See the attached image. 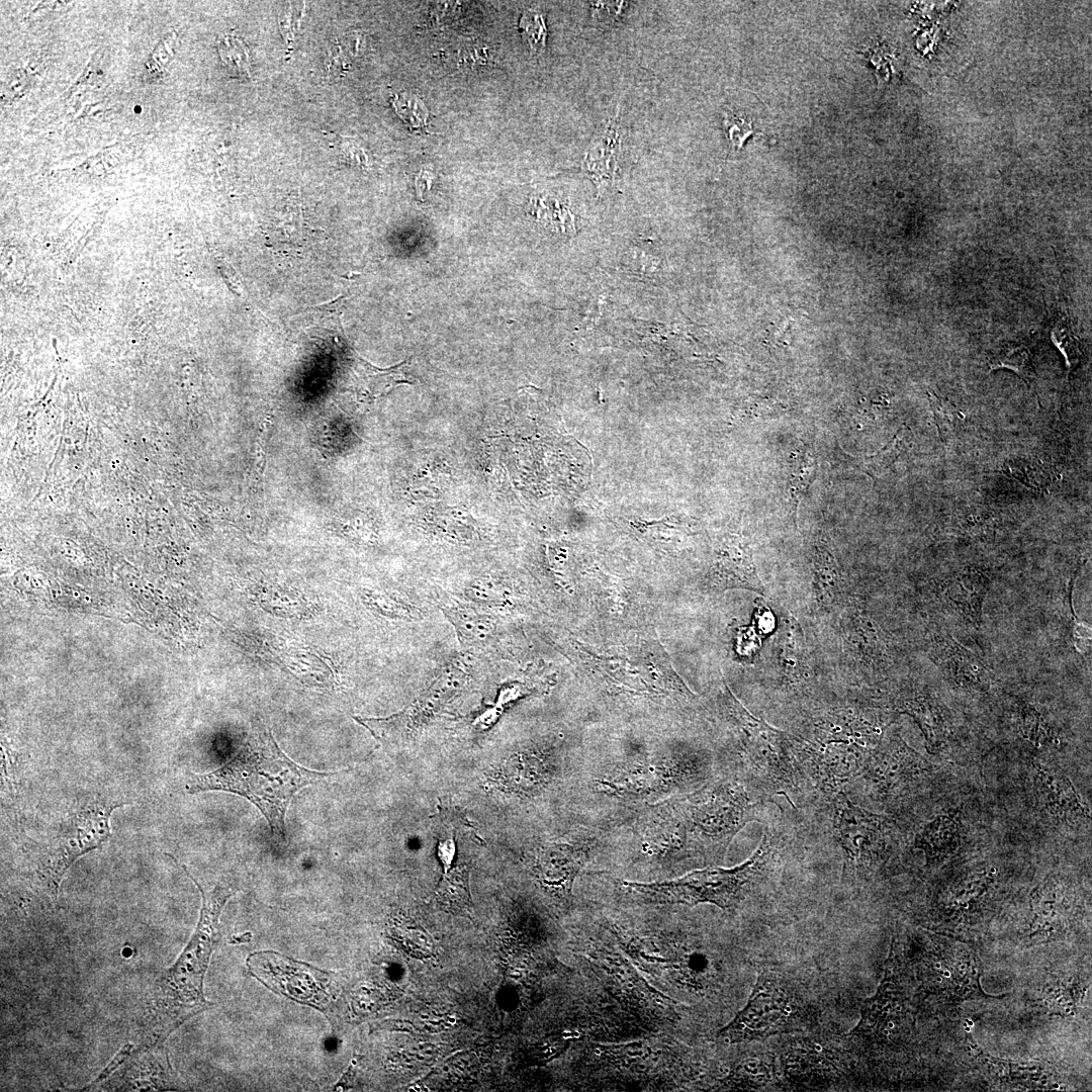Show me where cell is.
Wrapping results in <instances>:
<instances>
[{
  "label": "cell",
  "instance_id": "f546056e",
  "mask_svg": "<svg viewBox=\"0 0 1092 1092\" xmlns=\"http://www.w3.org/2000/svg\"><path fill=\"white\" fill-rule=\"evenodd\" d=\"M971 1045L976 1050V1057L985 1070L995 1079L1001 1082H1041L1048 1081V1075L1044 1074V1069L1038 1065L1017 1064L1000 1059L993 1058L984 1052H982L976 1042H972L971 1035H969Z\"/></svg>",
  "mask_w": 1092,
  "mask_h": 1092
},
{
  "label": "cell",
  "instance_id": "60d3db41",
  "mask_svg": "<svg viewBox=\"0 0 1092 1092\" xmlns=\"http://www.w3.org/2000/svg\"><path fill=\"white\" fill-rule=\"evenodd\" d=\"M1052 340L1063 352L1070 368L1079 360L1080 349L1072 332L1064 321L1059 322L1052 331Z\"/></svg>",
  "mask_w": 1092,
  "mask_h": 1092
},
{
  "label": "cell",
  "instance_id": "d6986e66",
  "mask_svg": "<svg viewBox=\"0 0 1092 1092\" xmlns=\"http://www.w3.org/2000/svg\"><path fill=\"white\" fill-rule=\"evenodd\" d=\"M777 639H779V665L785 688L796 696L810 695L814 684V673L798 623L794 620L786 621L783 632Z\"/></svg>",
  "mask_w": 1092,
  "mask_h": 1092
},
{
  "label": "cell",
  "instance_id": "603a6c76",
  "mask_svg": "<svg viewBox=\"0 0 1092 1092\" xmlns=\"http://www.w3.org/2000/svg\"><path fill=\"white\" fill-rule=\"evenodd\" d=\"M846 640L856 659L872 670H885L892 661L884 633L868 618L855 617L849 621Z\"/></svg>",
  "mask_w": 1092,
  "mask_h": 1092
},
{
  "label": "cell",
  "instance_id": "8fae6325",
  "mask_svg": "<svg viewBox=\"0 0 1092 1092\" xmlns=\"http://www.w3.org/2000/svg\"><path fill=\"white\" fill-rule=\"evenodd\" d=\"M928 770L927 760L895 734L882 739L849 786L859 785L869 797L889 803L904 797Z\"/></svg>",
  "mask_w": 1092,
  "mask_h": 1092
},
{
  "label": "cell",
  "instance_id": "f35d334b",
  "mask_svg": "<svg viewBox=\"0 0 1092 1092\" xmlns=\"http://www.w3.org/2000/svg\"><path fill=\"white\" fill-rule=\"evenodd\" d=\"M1021 726L1023 736L1032 742L1034 746L1039 747L1048 743L1051 737L1049 727L1034 709L1027 707L1022 710Z\"/></svg>",
  "mask_w": 1092,
  "mask_h": 1092
},
{
  "label": "cell",
  "instance_id": "e0dca14e",
  "mask_svg": "<svg viewBox=\"0 0 1092 1092\" xmlns=\"http://www.w3.org/2000/svg\"><path fill=\"white\" fill-rule=\"evenodd\" d=\"M1035 768L1034 790L1048 813L1068 824H1090L1089 809L1083 805L1071 782L1040 764Z\"/></svg>",
  "mask_w": 1092,
  "mask_h": 1092
},
{
  "label": "cell",
  "instance_id": "7c38bea8",
  "mask_svg": "<svg viewBox=\"0 0 1092 1092\" xmlns=\"http://www.w3.org/2000/svg\"><path fill=\"white\" fill-rule=\"evenodd\" d=\"M623 134L620 110L598 127L581 160V171L596 187L599 196L614 192L620 185V159Z\"/></svg>",
  "mask_w": 1092,
  "mask_h": 1092
},
{
  "label": "cell",
  "instance_id": "9a60e30c",
  "mask_svg": "<svg viewBox=\"0 0 1092 1092\" xmlns=\"http://www.w3.org/2000/svg\"><path fill=\"white\" fill-rule=\"evenodd\" d=\"M786 1054L785 1071L800 1084L820 1085L836 1079L845 1069L838 1051L817 1038H802Z\"/></svg>",
  "mask_w": 1092,
  "mask_h": 1092
},
{
  "label": "cell",
  "instance_id": "44dd1931",
  "mask_svg": "<svg viewBox=\"0 0 1092 1092\" xmlns=\"http://www.w3.org/2000/svg\"><path fill=\"white\" fill-rule=\"evenodd\" d=\"M583 846L558 844L544 849L538 856L536 870L539 881L563 896L571 892L574 878L588 858Z\"/></svg>",
  "mask_w": 1092,
  "mask_h": 1092
},
{
  "label": "cell",
  "instance_id": "7a4b0ae2",
  "mask_svg": "<svg viewBox=\"0 0 1092 1092\" xmlns=\"http://www.w3.org/2000/svg\"><path fill=\"white\" fill-rule=\"evenodd\" d=\"M201 892L202 906L197 927L172 967L155 980L138 1023V1046L161 1044L184 1021L209 1008L203 981L218 940L219 917L234 895L230 884L219 883L205 891L181 864Z\"/></svg>",
  "mask_w": 1092,
  "mask_h": 1092
},
{
  "label": "cell",
  "instance_id": "277c9868",
  "mask_svg": "<svg viewBox=\"0 0 1092 1092\" xmlns=\"http://www.w3.org/2000/svg\"><path fill=\"white\" fill-rule=\"evenodd\" d=\"M761 812L741 783L721 780L659 807L655 818L668 847L713 861L724 856L746 824L761 819Z\"/></svg>",
  "mask_w": 1092,
  "mask_h": 1092
},
{
  "label": "cell",
  "instance_id": "74e56055",
  "mask_svg": "<svg viewBox=\"0 0 1092 1092\" xmlns=\"http://www.w3.org/2000/svg\"><path fill=\"white\" fill-rule=\"evenodd\" d=\"M723 125L732 150L741 149L745 141L754 132L751 119L731 111L725 113Z\"/></svg>",
  "mask_w": 1092,
  "mask_h": 1092
},
{
  "label": "cell",
  "instance_id": "5bb4252c",
  "mask_svg": "<svg viewBox=\"0 0 1092 1092\" xmlns=\"http://www.w3.org/2000/svg\"><path fill=\"white\" fill-rule=\"evenodd\" d=\"M261 953L280 973L278 974L275 971L251 963H248L249 968L252 974L270 989L277 990L279 993L293 998V1000L303 1001L304 1003H307V1000L313 998L316 993L322 995L321 992L324 989L322 985L320 986V983L328 982L327 974L275 952L277 963L272 952Z\"/></svg>",
  "mask_w": 1092,
  "mask_h": 1092
},
{
  "label": "cell",
  "instance_id": "83f0119b",
  "mask_svg": "<svg viewBox=\"0 0 1092 1092\" xmlns=\"http://www.w3.org/2000/svg\"><path fill=\"white\" fill-rule=\"evenodd\" d=\"M813 579L819 604L833 607L842 592V576L833 553L823 541L814 548Z\"/></svg>",
  "mask_w": 1092,
  "mask_h": 1092
},
{
  "label": "cell",
  "instance_id": "484cf974",
  "mask_svg": "<svg viewBox=\"0 0 1092 1092\" xmlns=\"http://www.w3.org/2000/svg\"><path fill=\"white\" fill-rule=\"evenodd\" d=\"M959 822L956 818L941 815L928 822L916 835L914 845L924 850L928 863L949 856L959 846Z\"/></svg>",
  "mask_w": 1092,
  "mask_h": 1092
},
{
  "label": "cell",
  "instance_id": "4316f807",
  "mask_svg": "<svg viewBox=\"0 0 1092 1092\" xmlns=\"http://www.w3.org/2000/svg\"><path fill=\"white\" fill-rule=\"evenodd\" d=\"M435 900L444 911L472 919L473 905L467 863L454 867L443 874L435 892Z\"/></svg>",
  "mask_w": 1092,
  "mask_h": 1092
},
{
  "label": "cell",
  "instance_id": "4fadbf2b",
  "mask_svg": "<svg viewBox=\"0 0 1092 1092\" xmlns=\"http://www.w3.org/2000/svg\"><path fill=\"white\" fill-rule=\"evenodd\" d=\"M903 1008L902 990L891 954L877 993L866 1001L861 1019L850 1034L866 1040L889 1039L902 1024Z\"/></svg>",
  "mask_w": 1092,
  "mask_h": 1092
},
{
  "label": "cell",
  "instance_id": "9c48e42d",
  "mask_svg": "<svg viewBox=\"0 0 1092 1092\" xmlns=\"http://www.w3.org/2000/svg\"><path fill=\"white\" fill-rule=\"evenodd\" d=\"M823 798L832 834L842 854V882L852 885L869 878L893 852L896 841L893 821L856 805L843 791Z\"/></svg>",
  "mask_w": 1092,
  "mask_h": 1092
},
{
  "label": "cell",
  "instance_id": "30bf717a",
  "mask_svg": "<svg viewBox=\"0 0 1092 1092\" xmlns=\"http://www.w3.org/2000/svg\"><path fill=\"white\" fill-rule=\"evenodd\" d=\"M120 806L93 801L67 821L36 868L37 878L52 899H57L61 882L72 863L110 838V816Z\"/></svg>",
  "mask_w": 1092,
  "mask_h": 1092
},
{
  "label": "cell",
  "instance_id": "ffe728a7",
  "mask_svg": "<svg viewBox=\"0 0 1092 1092\" xmlns=\"http://www.w3.org/2000/svg\"><path fill=\"white\" fill-rule=\"evenodd\" d=\"M123 1068L125 1080L118 1085L124 1090H159L172 1086V1069L163 1043L136 1048Z\"/></svg>",
  "mask_w": 1092,
  "mask_h": 1092
},
{
  "label": "cell",
  "instance_id": "7402d4cb",
  "mask_svg": "<svg viewBox=\"0 0 1092 1092\" xmlns=\"http://www.w3.org/2000/svg\"><path fill=\"white\" fill-rule=\"evenodd\" d=\"M728 542L719 562L717 583L720 586L743 587L764 595L765 588L757 575L752 550L747 542L739 537Z\"/></svg>",
  "mask_w": 1092,
  "mask_h": 1092
},
{
  "label": "cell",
  "instance_id": "1f68e13d",
  "mask_svg": "<svg viewBox=\"0 0 1092 1092\" xmlns=\"http://www.w3.org/2000/svg\"><path fill=\"white\" fill-rule=\"evenodd\" d=\"M817 462L810 448L798 451L792 463L790 477L787 485L788 500L796 516L798 506L816 477Z\"/></svg>",
  "mask_w": 1092,
  "mask_h": 1092
},
{
  "label": "cell",
  "instance_id": "3957f363",
  "mask_svg": "<svg viewBox=\"0 0 1092 1092\" xmlns=\"http://www.w3.org/2000/svg\"><path fill=\"white\" fill-rule=\"evenodd\" d=\"M332 775L297 764L280 749L269 729L256 725L228 762L213 771L192 776L186 790L189 794L223 791L245 797L262 812L274 837L284 840L285 814L294 795Z\"/></svg>",
  "mask_w": 1092,
  "mask_h": 1092
},
{
  "label": "cell",
  "instance_id": "8d00e7d4",
  "mask_svg": "<svg viewBox=\"0 0 1092 1092\" xmlns=\"http://www.w3.org/2000/svg\"><path fill=\"white\" fill-rule=\"evenodd\" d=\"M221 59L238 73L249 76V54L246 46L238 38L226 35L219 42Z\"/></svg>",
  "mask_w": 1092,
  "mask_h": 1092
},
{
  "label": "cell",
  "instance_id": "52a82bcc",
  "mask_svg": "<svg viewBox=\"0 0 1092 1092\" xmlns=\"http://www.w3.org/2000/svg\"><path fill=\"white\" fill-rule=\"evenodd\" d=\"M817 1009L808 991L791 973L761 966L745 1006L717 1036L726 1043L764 1039L811 1028Z\"/></svg>",
  "mask_w": 1092,
  "mask_h": 1092
},
{
  "label": "cell",
  "instance_id": "d6a6232c",
  "mask_svg": "<svg viewBox=\"0 0 1092 1092\" xmlns=\"http://www.w3.org/2000/svg\"><path fill=\"white\" fill-rule=\"evenodd\" d=\"M393 934L399 945L410 956L424 960L434 956L435 942L431 934L417 921L401 917L394 925Z\"/></svg>",
  "mask_w": 1092,
  "mask_h": 1092
},
{
  "label": "cell",
  "instance_id": "2e32d148",
  "mask_svg": "<svg viewBox=\"0 0 1092 1092\" xmlns=\"http://www.w3.org/2000/svg\"><path fill=\"white\" fill-rule=\"evenodd\" d=\"M926 959V982L935 992L959 1000L975 994L979 973L975 959L966 954H951L943 949L932 952Z\"/></svg>",
  "mask_w": 1092,
  "mask_h": 1092
},
{
  "label": "cell",
  "instance_id": "cb8c5ba5",
  "mask_svg": "<svg viewBox=\"0 0 1092 1092\" xmlns=\"http://www.w3.org/2000/svg\"><path fill=\"white\" fill-rule=\"evenodd\" d=\"M894 710L910 715L919 725L928 747H938L944 737V718L940 707L916 689L901 692L893 701Z\"/></svg>",
  "mask_w": 1092,
  "mask_h": 1092
},
{
  "label": "cell",
  "instance_id": "836d02e7",
  "mask_svg": "<svg viewBox=\"0 0 1092 1092\" xmlns=\"http://www.w3.org/2000/svg\"><path fill=\"white\" fill-rule=\"evenodd\" d=\"M991 370L1009 369L1016 373L1028 386L1035 381V370L1030 352L1024 345L1008 344L996 352L988 362Z\"/></svg>",
  "mask_w": 1092,
  "mask_h": 1092
},
{
  "label": "cell",
  "instance_id": "ba28073f",
  "mask_svg": "<svg viewBox=\"0 0 1092 1092\" xmlns=\"http://www.w3.org/2000/svg\"><path fill=\"white\" fill-rule=\"evenodd\" d=\"M726 706L742 764L754 785L768 796H784L796 807L810 789L792 734L754 717L732 695L727 697Z\"/></svg>",
  "mask_w": 1092,
  "mask_h": 1092
},
{
  "label": "cell",
  "instance_id": "7bdbcfd3",
  "mask_svg": "<svg viewBox=\"0 0 1092 1092\" xmlns=\"http://www.w3.org/2000/svg\"><path fill=\"white\" fill-rule=\"evenodd\" d=\"M392 104H393L396 112L402 118H404L405 120H408L412 124H414V126H419L418 124L425 123V117L419 115V112L422 113V111L419 110V109H421L420 108L421 103H419V100L417 98H415L413 96L412 97H405V96L398 97V96H395L394 100L392 101ZM423 114H426V113H423Z\"/></svg>",
  "mask_w": 1092,
  "mask_h": 1092
},
{
  "label": "cell",
  "instance_id": "6da1fadb",
  "mask_svg": "<svg viewBox=\"0 0 1092 1092\" xmlns=\"http://www.w3.org/2000/svg\"><path fill=\"white\" fill-rule=\"evenodd\" d=\"M884 727L878 714L852 701L809 708L792 736L810 791L823 797L845 792L880 745Z\"/></svg>",
  "mask_w": 1092,
  "mask_h": 1092
},
{
  "label": "cell",
  "instance_id": "8992f818",
  "mask_svg": "<svg viewBox=\"0 0 1092 1092\" xmlns=\"http://www.w3.org/2000/svg\"><path fill=\"white\" fill-rule=\"evenodd\" d=\"M775 859L772 838L765 833L754 852L733 868L710 866L685 876L659 882H622V886L646 904H712L726 911L736 910L766 878Z\"/></svg>",
  "mask_w": 1092,
  "mask_h": 1092
},
{
  "label": "cell",
  "instance_id": "e575fe53",
  "mask_svg": "<svg viewBox=\"0 0 1092 1092\" xmlns=\"http://www.w3.org/2000/svg\"><path fill=\"white\" fill-rule=\"evenodd\" d=\"M906 444V431L900 429L884 448L866 460L863 469L867 474L873 479H877L884 474L902 455Z\"/></svg>",
  "mask_w": 1092,
  "mask_h": 1092
},
{
  "label": "cell",
  "instance_id": "d590c367",
  "mask_svg": "<svg viewBox=\"0 0 1092 1092\" xmlns=\"http://www.w3.org/2000/svg\"><path fill=\"white\" fill-rule=\"evenodd\" d=\"M929 401L939 437L945 443L954 432L959 412L950 402L941 399L935 393L929 392Z\"/></svg>",
  "mask_w": 1092,
  "mask_h": 1092
},
{
  "label": "cell",
  "instance_id": "d4e9b609",
  "mask_svg": "<svg viewBox=\"0 0 1092 1092\" xmlns=\"http://www.w3.org/2000/svg\"><path fill=\"white\" fill-rule=\"evenodd\" d=\"M989 585V579L978 570L967 569L951 576L943 585L944 598L977 625Z\"/></svg>",
  "mask_w": 1092,
  "mask_h": 1092
},
{
  "label": "cell",
  "instance_id": "4dcf8cb0",
  "mask_svg": "<svg viewBox=\"0 0 1092 1092\" xmlns=\"http://www.w3.org/2000/svg\"><path fill=\"white\" fill-rule=\"evenodd\" d=\"M463 643L485 642L495 631L493 618L469 608H450L445 611Z\"/></svg>",
  "mask_w": 1092,
  "mask_h": 1092
},
{
  "label": "cell",
  "instance_id": "5b68a950",
  "mask_svg": "<svg viewBox=\"0 0 1092 1092\" xmlns=\"http://www.w3.org/2000/svg\"><path fill=\"white\" fill-rule=\"evenodd\" d=\"M612 933L620 948L663 994L679 998L713 997L722 986L724 969L719 953L699 935L660 927H622Z\"/></svg>",
  "mask_w": 1092,
  "mask_h": 1092
},
{
  "label": "cell",
  "instance_id": "b9f144b4",
  "mask_svg": "<svg viewBox=\"0 0 1092 1092\" xmlns=\"http://www.w3.org/2000/svg\"><path fill=\"white\" fill-rule=\"evenodd\" d=\"M521 28L533 51H540L544 48L546 29L540 13L527 11L521 19Z\"/></svg>",
  "mask_w": 1092,
  "mask_h": 1092
},
{
  "label": "cell",
  "instance_id": "ee69618b",
  "mask_svg": "<svg viewBox=\"0 0 1092 1092\" xmlns=\"http://www.w3.org/2000/svg\"><path fill=\"white\" fill-rule=\"evenodd\" d=\"M133 1050H134V1043L126 1042L120 1049V1051L117 1053V1055L111 1060L109 1065L106 1066L102 1070V1072L99 1074V1076L93 1082H91L88 1086H86V1090L90 1089V1088H93V1087H96L99 1084H101V1082L106 1080L109 1077V1075H111L115 1070H117V1068H120L123 1065V1063H125L127 1061V1059L131 1056Z\"/></svg>",
  "mask_w": 1092,
  "mask_h": 1092
},
{
  "label": "cell",
  "instance_id": "ab89813d",
  "mask_svg": "<svg viewBox=\"0 0 1092 1092\" xmlns=\"http://www.w3.org/2000/svg\"><path fill=\"white\" fill-rule=\"evenodd\" d=\"M628 4L624 1L589 2L590 18L601 27L613 25L623 15Z\"/></svg>",
  "mask_w": 1092,
  "mask_h": 1092
},
{
  "label": "cell",
  "instance_id": "f1b7e54d",
  "mask_svg": "<svg viewBox=\"0 0 1092 1092\" xmlns=\"http://www.w3.org/2000/svg\"><path fill=\"white\" fill-rule=\"evenodd\" d=\"M774 1063L760 1056H753L738 1062L722 1080L721 1087L727 1089H759L772 1081Z\"/></svg>",
  "mask_w": 1092,
  "mask_h": 1092
},
{
  "label": "cell",
  "instance_id": "ac0fdd59",
  "mask_svg": "<svg viewBox=\"0 0 1092 1092\" xmlns=\"http://www.w3.org/2000/svg\"><path fill=\"white\" fill-rule=\"evenodd\" d=\"M931 655L941 670L958 686L981 691L991 686L992 673L986 662L951 637L935 638Z\"/></svg>",
  "mask_w": 1092,
  "mask_h": 1092
}]
</instances>
